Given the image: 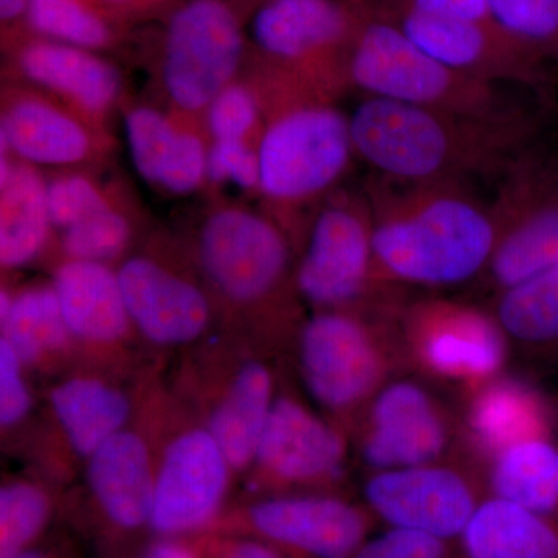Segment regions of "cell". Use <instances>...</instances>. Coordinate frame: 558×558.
Segmentation results:
<instances>
[{"mask_svg": "<svg viewBox=\"0 0 558 558\" xmlns=\"http://www.w3.org/2000/svg\"><path fill=\"white\" fill-rule=\"evenodd\" d=\"M13 558H69L65 556L64 550L61 548H57L53 545H43V543H38V545L32 546L24 553L17 554Z\"/></svg>", "mask_w": 558, "mask_h": 558, "instance_id": "cell-44", "label": "cell"}, {"mask_svg": "<svg viewBox=\"0 0 558 558\" xmlns=\"http://www.w3.org/2000/svg\"><path fill=\"white\" fill-rule=\"evenodd\" d=\"M399 333L409 369L469 395L501 376L509 339L494 314L461 301L407 300Z\"/></svg>", "mask_w": 558, "mask_h": 558, "instance_id": "cell-7", "label": "cell"}, {"mask_svg": "<svg viewBox=\"0 0 558 558\" xmlns=\"http://www.w3.org/2000/svg\"><path fill=\"white\" fill-rule=\"evenodd\" d=\"M402 306L319 311L304 323L299 339L300 373L319 407L359 421L374 396L409 369L399 333Z\"/></svg>", "mask_w": 558, "mask_h": 558, "instance_id": "cell-3", "label": "cell"}, {"mask_svg": "<svg viewBox=\"0 0 558 558\" xmlns=\"http://www.w3.org/2000/svg\"><path fill=\"white\" fill-rule=\"evenodd\" d=\"M369 11L368 0H269L253 20V38L326 97L351 86L349 54Z\"/></svg>", "mask_w": 558, "mask_h": 558, "instance_id": "cell-8", "label": "cell"}, {"mask_svg": "<svg viewBox=\"0 0 558 558\" xmlns=\"http://www.w3.org/2000/svg\"><path fill=\"white\" fill-rule=\"evenodd\" d=\"M51 286L72 337L110 344L126 336L131 319L119 277L106 264L69 259L57 270Z\"/></svg>", "mask_w": 558, "mask_h": 558, "instance_id": "cell-22", "label": "cell"}, {"mask_svg": "<svg viewBox=\"0 0 558 558\" xmlns=\"http://www.w3.org/2000/svg\"><path fill=\"white\" fill-rule=\"evenodd\" d=\"M132 165L143 180L167 193H193L207 175L208 153L191 132L180 131L157 109L135 108L124 120Z\"/></svg>", "mask_w": 558, "mask_h": 558, "instance_id": "cell-21", "label": "cell"}, {"mask_svg": "<svg viewBox=\"0 0 558 558\" xmlns=\"http://www.w3.org/2000/svg\"><path fill=\"white\" fill-rule=\"evenodd\" d=\"M28 10L27 0H0V16L2 21L16 20Z\"/></svg>", "mask_w": 558, "mask_h": 558, "instance_id": "cell-45", "label": "cell"}, {"mask_svg": "<svg viewBox=\"0 0 558 558\" xmlns=\"http://www.w3.org/2000/svg\"><path fill=\"white\" fill-rule=\"evenodd\" d=\"M352 156L349 119L322 95L288 101L260 137L259 190L279 208L306 207L347 174Z\"/></svg>", "mask_w": 558, "mask_h": 558, "instance_id": "cell-6", "label": "cell"}, {"mask_svg": "<svg viewBox=\"0 0 558 558\" xmlns=\"http://www.w3.org/2000/svg\"><path fill=\"white\" fill-rule=\"evenodd\" d=\"M486 483L488 497L558 521V444L534 439L510 447L488 462Z\"/></svg>", "mask_w": 558, "mask_h": 558, "instance_id": "cell-28", "label": "cell"}, {"mask_svg": "<svg viewBox=\"0 0 558 558\" xmlns=\"http://www.w3.org/2000/svg\"><path fill=\"white\" fill-rule=\"evenodd\" d=\"M231 470L207 428L175 436L156 472L150 532L167 537L208 532L220 519Z\"/></svg>", "mask_w": 558, "mask_h": 558, "instance_id": "cell-15", "label": "cell"}, {"mask_svg": "<svg viewBox=\"0 0 558 558\" xmlns=\"http://www.w3.org/2000/svg\"><path fill=\"white\" fill-rule=\"evenodd\" d=\"M2 153H13L28 163L73 165L92 150L89 132L64 110L38 98L11 102L2 116Z\"/></svg>", "mask_w": 558, "mask_h": 558, "instance_id": "cell-25", "label": "cell"}, {"mask_svg": "<svg viewBox=\"0 0 558 558\" xmlns=\"http://www.w3.org/2000/svg\"><path fill=\"white\" fill-rule=\"evenodd\" d=\"M49 492L32 481H11L0 488V558H13L38 545L53 519Z\"/></svg>", "mask_w": 558, "mask_h": 558, "instance_id": "cell-32", "label": "cell"}, {"mask_svg": "<svg viewBox=\"0 0 558 558\" xmlns=\"http://www.w3.org/2000/svg\"><path fill=\"white\" fill-rule=\"evenodd\" d=\"M0 263L17 269L39 255L51 226L47 185L27 165L0 182Z\"/></svg>", "mask_w": 558, "mask_h": 558, "instance_id": "cell-29", "label": "cell"}, {"mask_svg": "<svg viewBox=\"0 0 558 558\" xmlns=\"http://www.w3.org/2000/svg\"><path fill=\"white\" fill-rule=\"evenodd\" d=\"M113 2H124V0H113Z\"/></svg>", "mask_w": 558, "mask_h": 558, "instance_id": "cell-46", "label": "cell"}, {"mask_svg": "<svg viewBox=\"0 0 558 558\" xmlns=\"http://www.w3.org/2000/svg\"><path fill=\"white\" fill-rule=\"evenodd\" d=\"M497 244L486 270L498 292L558 264V197L524 150L499 179L490 204Z\"/></svg>", "mask_w": 558, "mask_h": 558, "instance_id": "cell-12", "label": "cell"}, {"mask_svg": "<svg viewBox=\"0 0 558 558\" xmlns=\"http://www.w3.org/2000/svg\"><path fill=\"white\" fill-rule=\"evenodd\" d=\"M499 31L538 61L558 58V0H487Z\"/></svg>", "mask_w": 558, "mask_h": 558, "instance_id": "cell-33", "label": "cell"}, {"mask_svg": "<svg viewBox=\"0 0 558 558\" xmlns=\"http://www.w3.org/2000/svg\"><path fill=\"white\" fill-rule=\"evenodd\" d=\"M87 461V487L106 534L124 539L150 532L156 472L145 439L121 429Z\"/></svg>", "mask_w": 558, "mask_h": 558, "instance_id": "cell-19", "label": "cell"}, {"mask_svg": "<svg viewBox=\"0 0 558 558\" xmlns=\"http://www.w3.org/2000/svg\"><path fill=\"white\" fill-rule=\"evenodd\" d=\"M468 457L414 468L374 472L363 498L388 527L424 532L453 542L461 538L481 502L488 497L486 476Z\"/></svg>", "mask_w": 558, "mask_h": 558, "instance_id": "cell-10", "label": "cell"}, {"mask_svg": "<svg viewBox=\"0 0 558 558\" xmlns=\"http://www.w3.org/2000/svg\"><path fill=\"white\" fill-rule=\"evenodd\" d=\"M199 255L205 274L222 295L253 303L284 281L290 245L271 220L248 209L226 208L205 220Z\"/></svg>", "mask_w": 558, "mask_h": 558, "instance_id": "cell-16", "label": "cell"}, {"mask_svg": "<svg viewBox=\"0 0 558 558\" xmlns=\"http://www.w3.org/2000/svg\"><path fill=\"white\" fill-rule=\"evenodd\" d=\"M20 65L33 83L68 98L87 112H105L120 94L119 70L80 47L33 44L22 51Z\"/></svg>", "mask_w": 558, "mask_h": 558, "instance_id": "cell-26", "label": "cell"}, {"mask_svg": "<svg viewBox=\"0 0 558 558\" xmlns=\"http://www.w3.org/2000/svg\"><path fill=\"white\" fill-rule=\"evenodd\" d=\"M381 2L391 3L414 13L427 14V16L444 17V20L495 24L487 0H381Z\"/></svg>", "mask_w": 558, "mask_h": 558, "instance_id": "cell-41", "label": "cell"}, {"mask_svg": "<svg viewBox=\"0 0 558 558\" xmlns=\"http://www.w3.org/2000/svg\"><path fill=\"white\" fill-rule=\"evenodd\" d=\"M377 274L396 288H447L486 274L497 244L490 205L465 182L366 186Z\"/></svg>", "mask_w": 558, "mask_h": 558, "instance_id": "cell-1", "label": "cell"}, {"mask_svg": "<svg viewBox=\"0 0 558 558\" xmlns=\"http://www.w3.org/2000/svg\"><path fill=\"white\" fill-rule=\"evenodd\" d=\"M130 240L128 219L108 208L69 227L62 236V248L69 259L106 264V260L117 258Z\"/></svg>", "mask_w": 558, "mask_h": 558, "instance_id": "cell-35", "label": "cell"}, {"mask_svg": "<svg viewBox=\"0 0 558 558\" xmlns=\"http://www.w3.org/2000/svg\"><path fill=\"white\" fill-rule=\"evenodd\" d=\"M24 363L7 340L0 339V425H20L32 410V395L24 377Z\"/></svg>", "mask_w": 558, "mask_h": 558, "instance_id": "cell-40", "label": "cell"}, {"mask_svg": "<svg viewBox=\"0 0 558 558\" xmlns=\"http://www.w3.org/2000/svg\"><path fill=\"white\" fill-rule=\"evenodd\" d=\"M464 399L459 440L465 457L481 468L517 444L553 438V409L523 381L501 374Z\"/></svg>", "mask_w": 558, "mask_h": 558, "instance_id": "cell-18", "label": "cell"}, {"mask_svg": "<svg viewBox=\"0 0 558 558\" xmlns=\"http://www.w3.org/2000/svg\"><path fill=\"white\" fill-rule=\"evenodd\" d=\"M376 517L333 494H282L253 501L208 532L263 539L288 558H352Z\"/></svg>", "mask_w": 558, "mask_h": 558, "instance_id": "cell-9", "label": "cell"}, {"mask_svg": "<svg viewBox=\"0 0 558 558\" xmlns=\"http://www.w3.org/2000/svg\"><path fill=\"white\" fill-rule=\"evenodd\" d=\"M462 558H558V521L487 497L459 538Z\"/></svg>", "mask_w": 558, "mask_h": 558, "instance_id": "cell-24", "label": "cell"}, {"mask_svg": "<svg viewBox=\"0 0 558 558\" xmlns=\"http://www.w3.org/2000/svg\"><path fill=\"white\" fill-rule=\"evenodd\" d=\"M275 402L274 376L264 363H244L222 392L207 429L233 470L255 462L260 436Z\"/></svg>", "mask_w": 558, "mask_h": 558, "instance_id": "cell-23", "label": "cell"}, {"mask_svg": "<svg viewBox=\"0 0 558 558\" xmlns=\"http://www.w3.org/2000/svg\"><path fill=\"white\" fill-rule=\"evenodd\" d=\"M348 75L351 86L366 97L476 119H527L508 86L473 78L435 60L373 9L352 44Z\"/></svg>", "mask_w": 558, "mask_h": 558, "instance_id": "cell-4", "label": "cell"}, {"mask_svg": "<svg viewBox=\"0 0 558 558\" xmlns=\"http://www.w3.org/2000/svg\"><path fill=\"white\" fill-rule=\"evenodd\" d=\"M348 439L339 425L318 416L301 400L279 396L256 451V468L277 495L332 494L344 478Z\"/></svg>", "mask_w": 558, "mask_h": 558, "instance_id": "cell-14", "label": "cell"}, {"mask_svg": "<svg viewBox=\"0 0 558 558\" xmlns=\"http://www.w3.org/2000/svg\"><path fill=\"white\" fill-rule=\"evenodd\" d=\"M374 13L398 25L414 44L449 68L502 86H542V61L495 24L451 21L368 0Z\"/></svg>", "mask_w": 558, "mask_h": 558, "instance_id": "cell-17", "label": "cell"}, {"mask_svg": "<svg viewBox=\"0 0 558 558\" xmlns=\"http://www.w3.org/2000/svg\"><path fill=\"white\" fill-rule=\"evenodd\" d=\"M27 16L35 31L68 46L97 49L109 40L102 21L78 0H31Z\"/></svg>", "mask_w": 558, "mask_h": 558, "instance_id": "cell-34", "label": "cell"}, {"mask_svg": "<svg viewBox=\"0 0 558 558\" xmlns=\"http://www.w3.org/2000/svg\"><path fill=\"white\" fill-rule=\"evenodd\" d=\"M359 453L373 472L446 461L459 440V418L428 385L396 377L359 417Z\"/></svg>", "mask_w": 558, "mask_h": 558, "instance_id": "cell-11", "label": "cell"}, {"mask_svg": "<svg viewBox=\"0 0 558 558\" xmlns=\"http://www.w3.org/2000/svg\"><path fill=\"white\" fill-rule=\"evenodd\" d=\"M47 207L51 226L68 230L80 220L108 209L105 194L83 175H62L47 185Z\"/></svg>", "mask_w": 558, "mask_h": 558, "instance_id": "cell-36", "label": "cell"}, {"mask_svg": "<svg viewBox=\"0 0 558 558\" xmlns=\"http://www.w3.org/2000/svg\"><path fill=\"white\" fill-rule=\"evenodd\" d=\"M134 558H205V553L204 546L189 537L154 535L153 539L143 543Z\"/></svg>", "mask_w": 558, "mask_h": 558, "instance_id": "cell-43", "label": "cell"}, {"mask_svg": "<svg viewBox=\"0 0 558 558\" xmlns=\"http://www.w3.org/2000/svg\"><path fill=\"white\" fill-rule=\"evenodd\" d=\"M296 289L319 311L402 306L403 289L381 281L368 197L339 193L315 216L295 275Z\"/></svg>", "mask_w": 558, "mask_h": 558, "instance_id": "cell-5", "label": "cell"}, {"mask_svg": "<svg viewBox=\"0 0 558 558\" xmlns=\"http://www.w3.org/2000/svg\"><path fill=\"white\" fill-rule=\"evenodd\" d=\"M0 319L2 339L13 348L25 368L60 354L72 339L53 286L22 290Z\"/></svg>", "mask_w": 558, "mask_h": 558, "instance_id": "cell-30", "label": "cell"}, {"mask_svg": "<svg viewBox=\"0 0 558 558\" xmlns=\"http://www.w3.org/2000/svg\"><path fill=\"white\" fill-rule=\"evenodd\" d=\"M259 106L255 95L240 84H229L208 106V126L215 140H244L255 130Z\"/></svg>", "mask_w": 558, "mask_h": 558, "instance_id": "cell-37", "label": "cell"}, {"mask_svg": "<svg viewBox=\"0 0 558 558\" xmlns=\"http://www.w3.org/2000/svg\"><path fill=\"white\" fill-rule=\"evenodd\" d=\"M50 403L70 449L87 459L126 428L132 410L121 389L95 377L62 381L51 391Z\"/></svg>", "mask_w": 558, "mask_h": 558, "instance_id": "cell-27", "label": "cell"}, {"mask_svg": "<svg viewBox=\"0 0 558 558\" xmlns=\"http://www.w3.org/2000/svg\"><path fill=\"white\" fill-rule=\"evenodd\" d=\"M242 54L236 17L219 0H194L174 14L165 44L163 84L186 112L208 108L229 86Z\"/></svg>", "mask_w": 558, "mask_h": 558, "instance_id": "cell-13", "label": "cell"}, {"mask_svg": "<svg viewBox=\"0 0 558 558\" xmlns=\"http://www.w3.org/2000/svg\"><path fill=\"white\" fill-rule=\"evenodd\" d=\"M117 277L132 325L153 343H191L208 328L209 304L204 292L157 260L128 259Z\"/></svg>", "mask_w": 558, "mask_h": 558, "instance_id": "cell-20", "label": "cell"}, {"mask_svg": "<svg viewBox=\"0 0 558 558\" xmlns=\"http://www.w3.org/2000/svg\"><path fill=\"white\" fill-rule=\"evenodd\" d=\"M451 543L424 532L388 527L371 535L352 558H450Z\"/></svg>", "mask_w": 558, "mask_h": 558, "instance_id": "cell-38", "label": "cell"}, {"mask_svg": "<svg viewBox=\"0 0 558 558\" xmlns=\"http://www.w3.org/2000/svg\"><path fill=\"white\" fill-rule=\"evenodd\" d=\"M495 318L509 340L523 344L558 341V264L499 292Z\"/></svg>", "mask_w": 558, "mask_h": 558, "instance_id": "cell-31", "label": "cell"}, {"mask_svg": "<svg viewBox=\"0 0 558 558\" xmlns=\"http://www.w3.org/2000/svg\"><path fill=\"white\" fill-rule=\"evenodd\" d=\"M207 175L213 182H231L242 190L259 189L258 150L244 140H215L208 150Z\"/></svg>", "mask_w": 558, "mask_h": 558, "instance_id": "cell-39", "label": "cell"}, {"mask_svg": "<svg viewBox=\"0 0 558 558\" xmlns=\"http://www.w3.org/2000/svg\"><path fill=\"white\" fill-rule=\"evenodd\" d=\"M355 156L402 183L499 180L526 148L529 120H486L366 97L349 117Z\"/></svg>", "mask_w": 558, "mask_h": 558, "instance_id": "cell-2", "label": "cell"}, {"mask_svg": "<svg viewBox=\"0 0 558 558\" xmlns=\"http://www.w3.org/2000/svg\"><path fill=\"white\" fill-rule=\"evenodd\" d=\"M223 537L202 543L205 558H288L263 539L227 534Z\"/></svg>", "mask_w": 558, "mask_h": 558, "instance_id": "cell-42", "label": "cell"}]
</instances>
